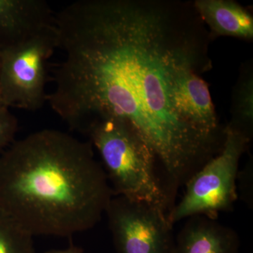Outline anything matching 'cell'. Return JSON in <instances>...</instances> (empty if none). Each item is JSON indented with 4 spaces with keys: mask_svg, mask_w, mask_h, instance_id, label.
<instances>
[{
    "mask_svg": "<svg viewBox=\"0 0 253 253\" xmlns=\"http://www.w3.org/2000/svg\"><path fill=\"white\" fill-rule=\"evenodd\" d=\"M193 4L81 0L55 14L63 59L51 109L81 132L95 118L131 125L154 153L173 192L221 151L195 104L207 89L208 38Z\"/></svg>",
    "mask_w": 253,
    "mask_h": 253,
    "instance_id": "cell-1",
    "label": "cell"
},
{
    "mask_svg": "<svg viewBox=\"0 0 253 253\" xmlns=\"http://www.w3.org/2000/svg\"><path fill=\"white\" fill-rule=\"evenodd\" d=\"M113 196L92 145L64 131H35L0 156V209L33 236L92 229Z\"/></svg>",
    "mask_w": 253,
    "mask_h": 253,
    "instance_id": "cell-2",
    "label": "cell"
},
{
    "mask_svg": "<svg viewBox=\"0 0 253 253\" xmlns=\"http://www.w3.org/2000/svg\"><path fill=\"white\" fill-rule=\"evenodd\" d=\"M82 133L99 153L113 196L170 212L174 201L158 174L157 158L129 123L104 116L88 123Z\"/></svg>",
    "mask_w": 253,
    "mask_h": 253,
    "instance_id": "cell-3",
    "label": "cell"
},
{
    "mask_svg": "<svg viewBox=\"0 0 253 253\" xmlns=\"http://www.w3.org/2000/svg\"><path fill=\"white\" fill-rule=\"evenodd\" d=\"M251 141L231 126L224 127L221 151L190 178L184 196L169 213L172 224L196 215L217 219L219 213L232 211L240 159Z\"/></svg>",
    "mask_w": 253,
    "mask_h": 253,
    "instance_id": "cell-4",
    "label": "cell"
},
{
    "mask_svg": "<svg viewBox=\"0 0 253 253\" xmlns=\"http://www.w3.org/2000/svg\"><path fill=\"white\" fill-rule=\"evenodd\" d=\"M56 49L58 33L54 23L0 51V89L5 106L35 111L44 106L48 61Z\"/></svg>",
    "mask_w": 253,
    "mask_h": 253,
    "instance_id": "cell-5",
    "label": "cell"
},
{
    "mask_svg": "<svg viewBox=\"0 0 253 253\" xmlns=\"http://www.w3.org/2000/svg\"><path fill=\"white\" fill-rule=\"evenodd\" d=\"M105 214L117 253H174L173 224L166 211L113 196Z\"/></svg>",
    "mask_w": 253,
    "mask_h": 253,
    "instance_id": "cell-6",
    "label": "cell"
},
{
    "mask_svg": "<svg viewBox=\"0 0 253 253\" xmlns=\"http://www.w3.org/2000/svg\"><path fill=\"white\" fill-rule=\"evenodd\" d=\"M55 14L42 0H0V51L54 23Z\"/></svg>",
    "mask_w": 253,
    "mask_h": 253,
    "instance_id": "cell-7",
    "label": "cell"
},
{
    "mask_svg": "<svg viewBox=\"0 0 253 253\" xmlns=\"http://www.w3.org/2000/svg\"><path fill=\"white\" fill-rule=\"evenodd\" d=\"M239 234L232 228L203 215L193 216L175 237L174 253H238Z\"/></svg>",
    "mask_w": 253,
    "mask_h": 253,
    "instance_id": "cell-8",
    "label": "cell"
},
{
    "mask_svg": "<svg viewBox=\"0 0 253 253\" xmlns=\"http://www.w3.org/2000/svg\"><path fill=\"white\" fill-rule=\"evenodd\" d=\"M195 10L211 31L210 36L253 38V15L232 0H196Z\"/></svg>",
    "mask_w": 253,
    "mask_h": 253,
    "instance_id": "cell-9",
    "label": "cell"
},
{
    "mask_svg": "<svg viewBox=\"0 0 253 253\" xmlns=\"http://www.w3.org/2000/svg\"><path fill=\"white\" fill-rule=\"evenodd\" d=\"M231 119L227 125L252 139L253 129V71L252 66H245L234 88Z\"/></svg>",
    "mask_w": 253,
    "mask_h": 253,
    "instance_id": "cell-10",
    "label": "cell"
},
{
    "mask_svg": "<svg viewBox=\"0 0 253 253\" xmlns=\"http://www.w3.org/2000/svg\"><path fill=\"white\" fill-rule=\"evenodd\" d=\"M30 234L0 209V253H36Z\"/></svg>",
    "mask_w": 253,
    "mask_h": 253,
    "instance_id": "cell-11",
    "label": "cell"
},
{
    "mask_svg": "<svg viewBox=\"0 0 253 253\" xmlns=\"http://www.w3.org/2000/svg\"><path fill=\"white\" fill-rule=\"evenodd\" d=\"M18 129L17 118L6 106H0V152L14 142Z\"/></svg>",
    "mask_w": 253,
    "mask_h": 253,
    "instance_id": "cell-12",
    "label": "cell"
},
{
    "mask_svg": "<svg viewBox=\"0 0 253 253\" xmlns=\"http://www.w3.org/2000/svg\"><path fill=\"white\" fill-rule=\"evenodd\" d=\"M44 253H83V250L79 246L71 244L66 249L51 250Z\"/></svg>",
    "mask_w": 253,
    "mask_h": 253,
    "instance_id": "cell-13",
    "label": "cell"
},
{
    "mask_svg": "<svg viewBox=\"0 0 253 253\" xmlns=\"http://www.w3.org/2000/svg\"><path fill=\"white\" fill-rule=\"evenodd\" d=\"M0 106H5L3 103L2 98H1V89H0Z\"/></svg>",
    "mask_w": 253,
    "mask_h": 253,
    "instance_id": "cell-14",
    "label": "cell"
}]
</instances>
